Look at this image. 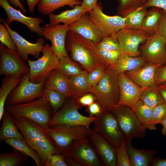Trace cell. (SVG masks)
<instances>
[{
  "label": "cell",
  "mask_w": 166,
  "mask_h": 166,
  "mask_svg": "<svg viewBox=\"0 0 166 166\" xmlns=\"http://www.w3.org/2000/svg\"><path fill=\"white\" fill-rule=\"evenodd\" d=\"M11 116L26 142L41 156L43 166H46L53 154L62 153L53 140L38 124L26 118Z\"/></svg>",
  "instance_id": "obj_1"
},
{
  "label": "cell",
  "mask_w": 166,
  "mask_h": 166,
  "mask_svg": "<svg viewBox=\"0 0 166 166\" xmlns=\"http://www.w3.org/2000/svg\"><path fill=\"white\" fill-rule=\"evenodd\" d=\"M65 48L67 52L70 53L71 59L88 72L99 66L110 69L96 44L70 30L66 35Z\"/></svg>",
  "instance_id": "obj_2"
},
{
  "label": "cell",
  "mask_w": 166,
  "mask_h": 166,
  "mask_svg": "<svg viewBox=\"0 0 166 166\" xmlns=\"http://www.w3.org/2000/svg\"><path fill=\"white\" fill-rule=\"evenodd\" d=\"M5 110L12 116L26 118L43 128L48 127L54 114L44 96L29 102L6 105Z\"/></svg>",
  "instance_id": "obj_3"
},
{
  "label": "cell",
  "mask_w": 166,
  "mask_h": 166,
  "mask_svg": "<svg viewBox=\"0 0 166 166\" xmlns=\"http://www.w3.org/2000/svg\"><path fill=\"white\" fill-rule=\"evenodd\" d=\"M119 73L113 69H107L97 85L93 88V93L104 109L115 107L119 100Z\"/></svg>",
  "instance_id": "obj_4"
},
{
  "label": "cell",
  "mask_w": 166,
  "mask_h": 166,
  "mask_svg": "<svg viewBox=\"0 0 166 166\" xmlns=\"http://www.w3.org/2000/svg\"><path fill=\"white\" fill-rule=\"evenodd\" d=\"M41 127L62 153L75 140L89 137V136L90 130L82 125L60 124L46 128Z\"/></svg>",
  "instance_id": "obj_5"
},
{
  "label": "cell",
  "mask_w": 166,
  "mask_h": 166,
  "mask_svg": "<svg viewBox=\"0 0 166 166\" xmlns=\"http://www.w3.org/2000/svg\"><path fill=\"white\" fill-rule=\"evenodd\" d=\"M68 99L60 109L53 114L48 126L60 124L79 125L84 126L89 130L91 124L97 117H86L82 115L78 111L82 106L76 100L71 98Z\"/></svg>",
  "instance_id": "obj_6"
},
{
  "label": "cell",
  "mask_w": 166,
  "mask_h": 166,
  "mask_svg": "<svg viewBox=\"0 0 166 166\" xmlns=\"http://www.w3.org/2000/svg\"><path fill=\"white\" fill-rule=\"evenodd\" d=\"M116 119L126 140L134 138L142 139L146 136V128L139 120L134 111L126 106L110 109Z\"/></svg>",
  "instance_id": "obj_7"
},
{
  "label": "cell",
  "mask_w": 166,
  "mask_h": 166,
  "mask_svg": "<svg viewBox=\"0 0 166 166\" xmlns=\"http://www.w3.org/2000/svg\"><path fill=\"white\" fill-rule=\"evenodd\" d=\"M41 57L35 61H27L30 68V81L39 83L45 80L53 70L58 69L59 59L53 50L51 46L46 43L44 45Z\"/></svg>",
  "instance_id": "obj_8"
},
{
  "label": "cell",
  "mask_w": 166,
  "mask_h": 166,
  "mask_svg": "<svg viewBox=\"0 0 166 166\" xmlns=\"http://www.w3.org/2000/svg\"><path fill=\"white\" fill-rule=\"evenodd\" d=\"M45 80L35 83L30 81L29 73L26 74L19 85L9 95L6 105L25 103L43 96Z\"/></svg>",
  "instance_id": "obj_9"
},
{
  "label": "cell",
  "mask_w": 166,
  "mask_h": 166,
  "mask_svg": "<svg viewBox=\"0 0 166 166\" xmlns=\"http://www.w3.org/2000/svg\"><path fill=\"white\" fill-rule=\"evenodd\" d=\"M93 130L100 134L116 149L125 140L114 115L109 109H104L94 122Z\"/></svg>",
  "instance_id": "obj_10"
},
{
  "label": "cell",
  "mask_w": 166,
  "mask_h": 166,
  "mask_svg": "<svg viewBox=\"0 0 166 166\" xmlns=\"http://www.w3.org/2000/svg\"><path fill=\"white\" fill-rule=\"evenodd\" d=\"M92 21L96 25L103 37L115 34L125 28L128 15L125 17L120 15L109 16L105 14L101 2L89 12Z\"/></svg>",
  "instance_id": "obj_11"
},
{
  "label": "cell",
  "mask_w": 166,
  "mask_h": 166,
  "mask_svg": "<svg viewBox=\"0 0 166 166\" xmlns=\"http://www.w3.org/2000/svg\"><path fill=\"white\" fill-rule=\"evenodd\" d=\"M90 141L89 137L75 140L62 154L72 158L81 166H104Z\"/></svg>",
  "instance_id": "obj_12"
},
{
  "label": "cell",
  "mask_w": 166,
  "mask_h": 166,
  "mask_svg": "<svg viewBox=\"0 0 166 166\" xmlns=\"http://www.w3.org/2000/svg\"><path fill=\"white\" fill-rule=\"evenodd\" d=\"M17 51L0 45V74L5 76H22L29 72L28 65Z\"/></svg>",
  "instance_id": "obj_13"
},
{
  "label": "cell",
  "mask_w": 166,
  "mask_h": 166,
  "mask_svg": "<svg viewBox=\"0 0 166 166\" xmlns=\"http://www.w3.org/2000/svg\"><path fill=\"white\" fill-rule=\"evenodd\" d=\"M115 35L122 54L133 57L140 56V44L151 35L142 30H135L126 28L121 30Z\"/></svg>",
  "instance_id": "obj_14"
},
{
  "label": "cell",
  "mask_w": 166,
  "mask_h": 166,
  "mask_svg": "<svg viewBox=\"0 0 166 166\" xmlns=\"http://www.w3.org/2000/svg\"><path fill=\"white\" fill-rule=\"evenodd\" d=\"M166 38L158 33L150 35L140 47V55L160 66L166 64Z\"/></svg>",
  "instance_id": "obj_15"
},
{
  "label": "cell",
  "mask_w": 166,
  "mask_h": 166,
  "mask_svg": "<svg viewBox=\"0 0 166 166\" xmlns=\"http://www.w3.org/2000/svg\"><path fill=\"white\" fill-rule=\"evenodd\" d=\"M118 80L120 96L118 102L114 107L126 106L134 111L142 93L148 87L138 85L130 80L124 73L119 74Z\"/></svg>",
  "instance_id": "obj_16"
},
{
  "label": "cell",
  "mask_w": 166,
  "mask_h": 166,
  "mask_svg": "<svg viewBox=\"0 0 166 166\" xmlns=\"http://www.w3.org/2000/svg\"><path fill=\"white\" fill-rule=\"evenodd\" d=\"M42 28L43 36L51 41L52 49L56 56L59 59L69 56L65 49V42L69 30V25L49 24L42 26Z\"/></svg>",
  "instance_id": "obj_17"
},
{
  "label": "cell",
  "mask_w": 166,
  "mask_h": 166,
  "mask_svg": "<svg viewBox=\"0 0 166 166\" xmlns=\"http://www.w3.org/2000/svg\"><path fill=\"white\" fill-rule=\"evenodd\" d=\"M0 20L6 26L17 47V52L21 58L24 61H27L29 59L28 56L30 54L34 57L38 58L43 49L44 39L40 38L37 40L36 43L30 42L16 31L11 29L3 19L1 18Z\"/></svg>",
  "instance_id": "obj_18"
},
{
  "label": "cell",
  "mask_w": 166,
  "mask_h": 166,
  "mask_svg": "<svg viewBox=\"0 0 166 166\" xmlns=\"http://www.w3.org/2000/svg\"><path fill=\"white\" fill-rule=\"evenodd\" d=\"M0 5L6 14L7 18L6 21L8 24L13 21H18L26 25L31 32L36 34L40 37L43 36L40 25L43 22L44 20L41 18L24 15L20 10L15 9L11 6L8 0H0Z\"/></svg>",
  "instance_id": "obj_19"
},
{
  "label": "cell",
  "mask_w": 166,
  "mask_h": 166,
  "mask_svg": "<svg viewBox=\"0 0 166 166\" xmlns=\"http://www.w3.org/2000/svg\"><path fill=\"white\" fill-rule=\"evenodd\" d=\"M89 137L104 165L117 166L116 148L93 129H90Z\"/></svg>",
  "instance_id": "obj_20"
},
{
  "label": "cell",
  "mask_w": 166,
  "mask_h": 166,
  "mask_svg": "<svg viewBox=\"0 0 166 166\" xmlns=\"http://www.w3.org/2000/svg\"><path fill=\"white\" fill-rule=\"evenodd\" d=\"M69 30L95 44L100 42L103 37L96 25L92 21L88 12L75 22L69 25Z\"/></svg>",
  "instance_id": "obj_21"
},
{
  "label": "cell",
  "mask_w": 166,
  "mask_h": 166,
  "mask_svg": "<svg viewBox=\"0 0 166 166\" xmlns=\"http://www.w3.org/2000/svg\"><path fill=\"white\" fill-rule=\"evenodd\" d=\"M160 65L148 61L141 67L124 73L132 81L143 87L156 86L155 77L156 72Z\"/></svg>",
  "instance_id": "obj_22"
},
{
  "label": "cell",
  "mask_w": 166,
  "mask_h": 166,
  "mask_svg": "<svg viewBox=\"0 0 166 166\" xmlns=\"http://www.w3.org/2000/svg\"><path fill=\"white\" fill-rule=\"evenodd\" d=\"M44 88L60 92L66 99L71 97L69 78L58 69H53L49 73L45 79Z\"/></svg>",
  "instance_id": "obj_23"
},
{
  "label": "cell",
  "mask_w": 166,
  "mask_h": 166,
  "mask_svg": "<svg viewBox=\"0 0 166 166\" xmlns=\"http://www.w3.org/2000/svg\"><path fill=\"white\" fill-rule=\"evenodd\" d=\"M132 141L125 140L131 166H148L151 165L156 151L154 150L137 149L132 146Z\"/></svg>",
  "instance_id": "obj_24"
},
{
  "label": "cell",
  "mask_w": 166,
  "mask_h": 166,
  "mask_svg": "<svg viewBox=\"0 0 166 166\" xmlns=\"http://www.w3.org/2000/svg\"><path fill=\"white\" fill-rule=\"evenodd\" d=\"M88 71H83L79 74L69 78L71 98L74 100L88 93H93V88L89 85L87 81Z\"/></svg>",
  "instance_id": "obj_25"
},
{
  "label": "cell",
  "mask_w": 166,
  "mask_h": 166,
  "mask_svg": "<svg viewBox=\"0 0 166 166\" xmlns=\"http://www.w3.org/2000/svg\"><path fill=\"white\" fill-rule=\"evenodd\" d=\"M87 12L88 11L82 8L81 5L76 6L72 9L67 10L58 14L52 13L49 14V24L55 25L63 23L69 25L75 22Z\"/></svg>",
  "instance_id": "obj_26"
},
{
  "label": "cell",
  "mask_w": 166,
  "mask_h": 166,
  "mask_svg": "<svg viewBox=\"0 0 166 166\" xmlns=\"http://www.w3.org/2000/svg\"><path fill=\"white\" fill-rule=\"evenodd\" d=\"M148 61L141 56L133 57L122 54L113 69L119 74L138 69Z\"/></svg>",
  "instance_id": "obj_27"
},
{
  "label": "cell",
  "mask_w": 166,
  "mask_h": 166,
  "mask_svg": "<svg viewBox=\"0 0 166 166\" xmlns=\"http://www.w3.org/2000/svg\"><path fill=\"white\" fill-rule=\"evenodd\" d=\"M22 76H5L2 79L0 89V121L5 111L7 98L11 92L21 81Z\"/></svg>",
  "instance_id": "obj_28"
},
{
  "label": "cell",
  "mask_w": 166,
  "mask_h": 166,
  "mask_svg": "<svg viewBox=\"0 0 166 166\" xmlns=\"http://www.w3.org/2000/svg\"><path fill=\"white\" fill-rule=\"evenodd\" d=\"M82 1L80 0H41L37 7L40 13L44 15H49L64 6L73 7L80 5Z\"/></svg>",
  "instance_id": "obj_29"
},
{
  "label": "cell",
  "mask_w": 166,
  "mask_h": 166,
  "mask_svg": "<svg viewBox=\"0 0 166 166\" xmlns=\"http://www.w3.org/2000/svg\"><path fill=\"white\" fill-rule=\"evenodd\" d=\"M10 138L24 139L13 121L11 115L5 110L0 128V140L4 141Z\"/></svg>",
  "instance_id": "obj_30"
},
{
  "label": "cell",
  "mask_w": 166,
  "mask_h": 166,
  "mask_svg": "<svg viewBox=\"0 0 166 166\" xmlns=\"http://www.w3.org/2000/svg\"><path fill=\"white\" fill-rule=\"evenodd\" d=\"M4 141L14 150L20 152L31 157L35 161L36 166H43L39 155L27 144L25 139L10 138L4 140Z\"/></svg>",
  "instance_id": "obj_31"
},
{
  "label": "cell",
  "mask_w": 166,
  "mask_h": 166,
  "mask_svg": "<svg viewBox=\"0 0 166 166\" xmlns=\"http://www.w3.org/2000/svg\"><path fill=\"white\" fill-rule=\"evenodd\" d=\"M164 13V11L160 8L152 7L145 17L142 30L151 35L156 33Z\"/></svg>",
  "instance_id": "obj_32"
},
{
  "label": "cell",
  "mask_w": 166,
  "mask_h": 166,
  "mask_svg": "<svg viewBox=\"0 0 166 166\" xmlns=\"http://www.w3.org/2000/svg\"><path fill=\"white\" fill-rule=\"evenodd\" d=\"M28 156L20 152L15 151L0 154V166H22Z\"/></svg>",
  "instance_id": "obj_33"
},
{
  "label": "cell",
  "mask_w": 166,
  "mask_h": 166,
  "mask_svg": "<svg viewBox=\"0 0 166 166\" xmlns=\"http://www.w3.org/2000/svg\"><path fill=\"white\" fill-rule=\"evenodd\" d=\"M148 10L141 6L128 15L125 28L135 30H141L142 24Z\"/></svg>",
  "instance_id": "obj_34"
},
{
  "label": "cell",
  "mask_w": 166,
  "mask_h": 166,
  "mask_svg": "<svg viewBox=\"0 0 166 166\" xmlns=\"http://www.w3.org/2000/svg\"><path fill=\"white\" fill-rule=\"evenodd\" d=\"M58 69L68 78L79 74L83 71L78 64L69 56L59 59Z\"/></svg>",
  "instance_id": "obj_35"
},
{
  "label": "cell",
  "mask_w": 166,
  "mask_h": 166,
  "mask_svg": "<svg viewBox=\"0 0 166 166\" xmlns=\"http://www.w3.org/2000/svg\"><path fill=\"white\" fill-rule=\"evenodd\" d=\"M149 87L142 93L140 99L146 105L153 109L159 104L165 102L156 88Z\"/></svg>",
  "instance_id": "obj_36"
},
{
  "label": "cell",
  "mask_w": 166,
  "mask_h": 166,
  "mask_svg": "<svg viewBox=\"0 0 166 166\" xmlns=\"http://www.w3.org/2000/svg\"><path fill=\"white\" fill-rule=\"evenodd\" d=\"M43 96L47 100L54 114L62 107L66 99L63 94L58 91L45 89Z\"/></svg>",
  "instance_id": "obj_37"
},
{
  "label": "cell",
  "mask_w": 166,
  "mask_h": 166,
  "mask_svg": "<svg viewBox=\"0 0 166 166\" xmlns=\"http://www.w3.org/2000/svg\"><path fill=\"white\" fill-rule=\"evenodd\" d=\"M143 0H119L117 8V14L125 17L143 4Z\"/></svg>",
  "instance_id": "obj_38"
},
{
  "label": "cell",
  "mask_w": 166,
  "mask_h": 166,
  "mask_svg": "<svg viewBox=\"0 0 166 166\" xmlns=\"http://www.w3.org/2000/svg\"><path fill=\"white\" fill-rule=\"evenodd\" d=\"M166 117V103L162 102L153 109L151 121L145 126L146 129L150 130L156 129V125L160 123Z\"/></svg>",
  "instance_id": "obj_39"
},
{
  "label": "cell",
  "mask_w": 166,
  "mask_h": 166,
  "mask_svg": "<svg viewBox=\"0 0 166 166\" xmlns=\"http://www.w3.org/2000/svg\"><path fill=\"white\" fill-rule=\"evenodd\" d=\"M134 111L139 121L144 124V127L151 121L153 109L146 105L140 100L136 105Z\"/></svg>",
  "instance_id": "obj_40"
},
{
  "label": "cell",
  "mask_w": 166,
  "mask_h": 166,
  "mask_svg": "<svg viewBox=\"0 0 166 166\" xmlns=\"http://www.w3.org/2000/svg\"><path fill=\"white\" fill-rule=\"evenodd\" d=\"M107 69L104 67L99 66L88 72L87 81L89 86L93 88H94L103 76Z\"/></svg>",
  "instance_id": "obj_41"
},
{
  "label": "cell",
  "mask_w": 166,
  "mask_h": 166,
  "mask_svg": "<svg viewBox=\"0 0 166 166\" xmlns=\"http://www.w3.org/2000/svg\"><path fill=\"white\" fill-rule=\"evenodd\" d=\"M96 45L98 49L121 50L120 44L115 34L103 37L102 40Z\"/></svg>",
  "instance_id": "obj_42"
},
{
  "label": "cell",
  "mask_w": 166,
  "mask_h": 166,
  "mask_svg": "<svg viewBox=\"0 0 166 166\" xmlns=\"http://www.w3.org/2000/svg\"><path fill=\"white\" fill-rule=\"evenodd\" d=\"M116 150L117 166H131L125 140Z\"/></svg>",
  "instance_id": "obj_43"
},
{
  "label": "cell",
  "mask_w": 166,
  "mask_h": 166,
  "mask_svg": "<svg viewBox=\"0 0 166 166\" xmlns=\"http://www.w3.org/2000/svg\"><path fill=\"white\" fill-rule=\"evenodd\" d=\"M98 49L102 56L109 66L110 69H113L115 65L122 54L121 51Z\"/></svg>",
  "instance_id": "obj_44"
},
{
  "label": "cell",
  "mask_w": 166,
  "mask_h": 166,
  "mask_svg": "<svg viewBox=\"0 0 166 166\" xmlns=\"http://www.w3.org/2000/svg\"><path fill=\"white\" fill-rule=\"evenodd\" d=\"M0 41L1 44L8 49L17 51V47L6 26L0 23Z\"/></svg>",
  "instance_id": "obj_45"
},
{
  "label": "cell",
  "mask_w": 166,
  "mask_h": 166,
  "mask_svg": "<svg viewBox=\"0 0 166 166\" xmlns=\"http://www.w3.org/2000/svg\"><path fill=\"white\" fill-rule=\"evenodd\" d=\"M65 156L62 153L53 154L46 166H68L65 160Z\"/></svg>",
  "instance_id": "obj_46"
},
{
  "label": "cell",
  "mask_w": 166,
  "mask_h": 166,
  "mask_svg": "<svg viewBox=\"0 0 166 166\" xmlns=\"http://www.w3.org/2000/svg\"><path fill=\"white\" fill-rule=\"evenodd\" d=\"M103 109L101 105L97 101L87 107L86 111L88 113L89 117H98L102 113Z\"/></svg>",
  "instance_id": "obj_47"
},
{
  "label": "cell",
  "mask_w": 166,
  "mask_h": 166,
  "mask_svg": "<svg viewBox=\"0 0 166 166\" xmlns=\"http://www.w3.org/2000/svg\"><path fill=\"white\" fill-rule=\"evenodd\" d=\"M76 101L82 107H87L97 101V99L93 93H89L81 96Z\"/></svg>",
  "instance_id": "obj_48"
},
{
  "label": "cell",
  "mask_w": 166,
  "mask_h": 166,
  "mask_svg": "<svg viewBox=\"0 0 166 166\" xmlns=\"http://www.w3.org/2000/svg\"><path fill=\"white\" fill-rule=\"evenodd\" d=\"M141 7L146 9L152 7H157L166 13V0H147Z\"/></svg>",
  "instance_id": "obj_49"
},
{
  "label": "cell",
  "mask_w": 166,
  "mask_h": 166,
  "mask_svg": "<svg viewBox=\"0 0 166 166\" xmlns=\"http://www.w3.org/2000/svg\"><path fill=\"white\" fill-rule=\"evenodd\" d=\"M156 86L166 82V64L157 69L155 77Z\"/></svg>",
  "instance_id": "obj_50"
},
{
  "label": "cell",
  "mask_w": 166,
  "mask_h": 166,
  "mask_svg": "<svg viewBox=\"0 0 166 166\" xmlns=\"http://www.w3.org/2000/svg\"><path fill=\"white\" fill-rule=\"evenodd\" d=\"M156 33L166 38V13L164 12L163 14Z\"/></svg>",
  "instance_id": "obj_51"
},
{
  "label": "cell",
  "mask_w": 166,
  "mask_h": 166,
  "mask_svg": "<svg viewBox=\"0 0 166 166\" xmlns=\"http://www.w3.org/2000/svg\"><path fill=\"white\" fill-rule=\"evenodd\" d=\"M98 0H82L81 5L83 8L87 10L89 12L97 5Z\"/></svg>",
  "instance_id": "obj_52"
},
{
  "label": "cell",
  "mask_w": 166,
  "mask_h": 166,
  "mask_svg": "<svg viewBox=\"0 0 166 166\" xmlns=\"http://www.w3.org/2000/svg\"><path fill=\"white\" fill-rule=\"evenodd\" d=\"M156 88L166 103V82L156 86Z\"/></svg>",
  "instance_id": "obj_53"
},
{
  "label": "cell",
  "mask_w": 166,
  "mask_h": 166,
  "mask_svg": "<svg viewBox=\"0 0 166 166\" xmlns=\"http://www.w3.org/2000/svg\"><path fill=\"white\" fill-rule=\"evenodd\" d=\"M9 2L12 5L15 7H18L23 12L25 13H27V11L25 9L24 5L21 2L20 0H9Z\"/></svg>",
  "instance_id": "obj_54"
},
{
  "label": "cell",
  "mask_w": 166,
  "mask_h": 166,
  "mask_svg": "<svg viewBox=\"0 0 166 166\" xmlns=\"http://www.w3.org/2000/svg\"><path fill=\"white\" fill-rule=\"evenodd\" d=\"M28 5L30 13L32 14L34 13L36 6L41 0H26Z\"/></svg>",
  "instance_id": "obj_55"
},
{
  "label": "cell",
  "mask_w": 166,
  "mask_h": 166,
  "mask_svg": "<svg viewBox=\"0 0 166 166\" xmlns=\"http://www.w3.org/2000/svg\"><path fill=\"white\" fill-rule=\"evenodd\" d=\"M151 165L152 166H166V159L154 157Z\"/></svg>",
  "instance_id": "obj_56"
},
{
  "label": "cell",
  "mask_w": 166,
  "mask_h": 166,
  "mask_svg": "<svg viewBox=\"0 0 166 166\" xmlns=\"http://www.w3.org/2000/svg\"><path fill=\"white\" fill-rule=\"evenodd\" d=\"M65 156V160L68 166H81L72 158L66 156Z\"/></svg>",
  "instance_id": "obj_57"
},
{
  "label": "cell",
  "mask_w": 166,
  "mask_h": 166,
  "mask_svg": "<svg viewBox=\"0 0 166 166\" xmlns=\"http://www.w3.org/2000/svg\"><path fill=\"white\" fill-rule=\"evenodd\" d=\"M163 125L161 130L162 134L166 136V117L160 123Z\"/></svg>",
  "instance_id": "obj_58"
},
{
  "label": "cell",
  "mask_w": 166,
  "mask_h": 166,
  "mask_svg": "<svg viewBox=\"0 0 166 166\" xmlns=\"http://www.w3.org/2000/svg\"><path fill=\"white\" fill-rule=\"evenodd\" d=\"M147 1V0H143V4H144Z\"/></svg>",
  "instance_id": "obj_59"
},
{
  "label": "cell",
  "mask_w": 166,
  "mask_h": 166,
  "mask_svg": "<svg viewBox=\"0 0 166 166\" xmlns=\"http://www.w3.org/2000/svg\"><path fill=\"white\" fill-rule=\"evenodd\" d=\"M117 0L118 1H119V0Z\"/></svg>",
  "instance_id": "obj_60"
},
{
  "label": "cell",
  "mask_w": 166,
  "mask_h": 166,
  "mask_svg": "<svg viewBox=\"0 0 166 166\" xmlns=\"http://www.w3.org/2000/svg\"></svg>",
  "instance_id": "obj_61"
}]
</instances>
